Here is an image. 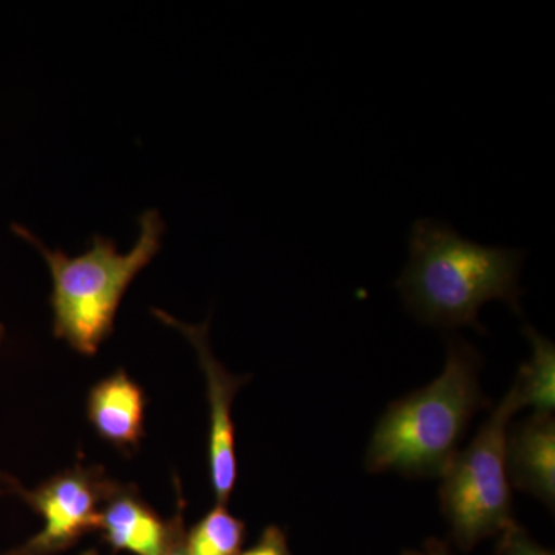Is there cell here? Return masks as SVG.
<instances>
[{
    "label": "cell",
    "mask_w": 555,
    "mask_h": 555,
    "mask_svg": "<svg viewBox=\"0 0 555 555\" xmlns=\"http://www.w3.org/2000/svg\"><path fill=\"white\" fill-rule=\"evenodd\" d=\"M500 535L502 539L499 551L503 555H555L553 551H547L534 542L528 531L516 521Z\"/></svg>",
    "instance_id": "7c38bea8"
},
{
    "label": "cell",
    "mask_w": 555,
    "mask_h": 555,
    "mask_svg": "<svg viewBox=\"0 0 555 555\" xmlns=\"http://www.w3.org/2000/svg\"><path fill=\"white\" fill-rule=\"evenodd\" d=\"M520 409L516 389L511 387L469 447L456 452L441 477V511L460 550L470 551L514 524L506 438L511 418Z\"/></svg>",
    "instance_id": "277c9868"
},
{
    "label": "cell",
    "mask_w": 555,
    "mask_h": 555,
    "mask_svg": "<svg viewBox=\"0 0 555 555\" xmlns=\"http://www.w3.org/2000/svg\"><path fill=\"white\" fill-rule=\"evenodd\" d=\"M87 416L102 440L133 454L144 438V390L127 372H115L91 387Z\"/></svg>",
    "instance_id": "9c48e42d"
},
{
    "label": "cell",
    "mask_w": 555,
    "mask_h": 555,
    "mask_svg": "<svg viewBox=\"0 0 555 555\" xmlns=\"http://www.w3.org/2000/svg\"><path fill=\"white\" fill-rule=\"evenodd\" d=\"M138 224L137 243L127 254H120L115 241L94 235L89 248L78 257H68L60 248L51 250L20 224L11 228L49 266L54 337L64 339L82 356L93 357L112 335L127 288L160 250L166 224L159 211L149 208L139 217Z\"/></svg>",
    "instance_id": "3957f363"
},
{
    "label": "cell",
    "mask_w": 555,
    "mask_h": 555,
    "mask_svg": "<svg viewBox=\"0 0 555 555\" xmlns=\"http://www.w3.org/2000/svg\"><path fill=\"white\" fill-rule=\"evenodd\" d=\"M506 469L511 488L528 492L551 511L555 506L554 414H532L509 427Z\"/></svg>",
    "instance_id": "ba28073f"
},
{
    "label": "cell",
    "mask_w": 555,
    "mask_h": 555,
    "mask_svg": "<svg viewBox=\"0 0 555 555\" xmlns=\"http://www.w3.org/2000/svg\"><path fill=\"white\" fill-rule=\"evenodd\" d=\"M447 347L440 377L392 401L379 416L364 459L367 473L443 477L470 420L491 404L478 378L483 358L476 347L456 335L447 338Z\"/></svg>",
    "instance_id": "7a4b0ae2"
},
{
    "label": "cell",
    "mask_w": 555,
    "mask_h": 555,
    "mask_svg": "<svg viewBox=\"0 0 555 555\" xmlns=\"http://www.w3.org/2000/svg\"><path fill=\"white\" fill-rule=\"evenodd\" d=\"M118 481L101 466L78 463L33 491L11 478L9 488L42 517L43 526L27 542L0 555H56L100 529L101 509Z\"/></svg>",
    "instance_id": "5b68a950"
},
{
    "label": "cell",
    "mask_w": 555,
    "mask_h": 555,
    "mask_svg": "<svg viewBox=\"0 0 555 555\" xmlns=\"http://www.w3.org/2000/svg\"><path fill=\"white\" fill-rule=\"evenodd\" d=\"M178 511L166 521L139 496L133 486L116 483L101 509L100 529L113 551L133 555H160L169 546Z\"/></svg>",
    "instance_id": "52a82bcc"
},
{
    "label": "cell",
    "mask_w": 555,
    "mask_h": 555,
    "mask_svg": "<svg viewBox=\"0 0 555 555\" xmlns=\"http://www.w3.org/2000/svg\"><path fill=\"white\" fill-rule=\"evenodd\" d=\"M520 248L483 246L460 235L443 219L422 218L409 233V261L396 287L408 312L426 326L486 334L478 320L489 301L521 315Z\"/></svg>",
    "instance_id": "6da1fadb"
},
{
    "label": "cell",
    "mask_w": 555,
    "mask_h": 555,
    "mask_svg": "<svg viewBox=\"0 0 555 555\" xmlns=\"http://www.w3.org/2000/svg\"><path fill=\"white\" fill-rule=\"evenodd\" d=\"M177 481V494H178V521L177 528H175L173 537H171L169 546L160 555H188V551H185V531L184 526V511H185V500L182 496L181 485H179L178 478H175Z\"/></svg>",
    "instance_id": "5bb4252c"
},
{
    "label": "cell",
    "mask_w": 555,
    "mask_h": 555,
    "mask_svg": "<svg viewBox=\"0 0 555 555\" xmlns=\"http://www.w3.org/2000/svg\"><path fill=\"white\" fill-rule=\"evenodd\" d=\"M3 335H5V327H3V324L0 323V346H2Z\"/></svg>",
    "instance_id": "2e32d148"
},
{
    "label": "cell",
    "mask_w": 555,
    "mask_h": 555,
    "mask_svg": "<svg viewBox=\"0 0 555 555\" xmlns=\"http://www.w3.org/2000/svg\"><path fill=\"white\" fill-rule=\"evenodd\" d=\"M244 537V521L217 505L185 534V551L188 555H238Z\"/></svg>",
    "instance_id": "8fae6325"
},
{
    "label": "cell",
    "mask_w": 555,
    "mask_h": 555,
    "mask_svg": "<svg viewBox=\"0 0 555 555\" xmlns=\"http://www.w3.org/2000/svg\"><path fill=\"white\" fill-rule=\"evenodd\" d=\"M238 555H294L288 547L286 535L278 526H269L264 529L257 545Z\"/></svg>",
    "instance_id": "4fadbf2b"
},
{
    "label": "cell",
    "mask_w": 555,
    "mask_h": 555,
    "mask_svg": "<svg viewBox=\"0 0 555 555\" xmlns=\"http://www.w3.org/2000/svg\"><path fill=\"white\" fill-rule=\"evenodd\" d=\"M403 555H449V553L443 543L437 542V540H427L425 550L404 553Z\"/></svg>",
    "instance_id": "9a60e30c"
},
{
    "label": "cell",
    "mask_w": 555,
    "mask_h": 555,
    "mask_svg": "<svg viewBox=\"0 0 555 555\" xmlns=\"http://www.w3.org/2000/svg\"><path fill=\"white\" fill-rule=\"evenodd\" d=\"M3 478H5V476H0V481H2V480H3Z\"/></svg>",
    "instance_id": "ac0fdd59"
},
{
    "label": "cell",
    "mask_w": 555,
    "mask_h": 555,
    "mask_svg": "<svg viewBox=\"0 0 555 555\" xmlns=\"http://www.w3.org/2000/svg\"><path fill=\"white\" fill-rule=\"evenodd\" d=\"M80 555H100V554H98V551L89 550V551H86V553H82Z\"/></svg>",
    "instance_id": "e0dca14e"
},
{
    "label": "cell",
    "mask_w": 555,
    "mask_h": 555,
    "mask_svg": "<svg viewBox=\"0 0 555 555\" xmlns=\"http://www.w3.org/2000/svg\"><path fill=\"white\" fill-rule=\"evenodd\" d=\"M153 313L163 323L181 332L198 356L201 371L206 377L208 409H210L208 476H210L217 505L225 506L238 478L235 425L232 420L233 400L248 378L230 374L228 369L219 363L208 337V321L203 324H188L163 310L153 309Z\"/></svg>",
    "instance_id": "8992f818"
},
{
    "label": "cell",
    "mask_w": 555,
    "mask_h": 555,
    "mask_svg": "<svg viewBox=\"0 0 555 555\" xmlns=\"http://www.w3.org/2000/svg\"><path fill=\"white\" fill-rule=\"evenodd\" d=\"M524 335L531 343L532 356L521 364L514 389L518 403L534 408L535 414H554L555 408V346L534 327H524Z\"/></svg>",
    "instance_id": "30bf717a"
}]
</instances>
